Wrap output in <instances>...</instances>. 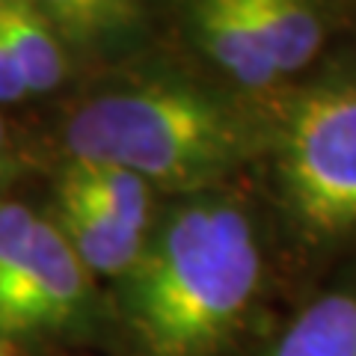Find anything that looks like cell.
Listing matches in <instances>:
<instances>
[{
	"mask_svg": "<svg viewBox=\"0 0 356 356\" xmlns=\"http://www.w3.org/2000/svg\"><path fill=\"white\" fill-rule=\"evenodd\" d=\"M54 222L89 276H128L146 250V235L72 205H57Z\"/></svg>",
	"mask_w": 356,
	"mask_h": 356,
	"instance_id": "cell-10",
	"label": "cell"
},
{
	"mask_svg": "<svg viewBox=\"0 0 356 356\" xmlns=\"http://www.w3.org/2000/svg\"><path fill=\"white\" fill-rule=\"evenodd\" d=\"M280 77H291L321 54L327 24L318 0H243Z\"/></svg>",
	"mask_w": 356,
	"mask_h": 356,
	"instance_id": "cell-9",
	"label": "cell"
},
{
	"mask_svg": "<svg viewBox=\"0 0 356 356\" xmlns=\"http://www.w3.org/2000/svg\"><path fill=\"white\" fill-rule=\"evenodd\" d=\"M152 191L154 187L149 181L122 166L69 158L57 181V205L81 208L86 214L146 235L152 220Z\"/></svg>",
	"mask_w": 356,
	"mask_h": 356,
	"instance_id": "cell-6",
	"label": "cell"
},
{
	"mask_svg": "<svg viewBox=\"0 0 356 356\" xmlns=\"http://www.w3.org/2000/svg\"><path fill=\"white\" fill-rule=\"evenodd\" d=\"M63 143L74 161L122 166L152 187L205 193L259 154L261 128L217 92L172 81L104 89L72 110Z\"/></svg>",
	"mask_w": 356,
	"mask_h": 356,
	"instance_id": "cell-2",
	"label": "cell"
},
{
	"mask_svg": "<svg viewBox=\"0 0 356 356\" xmlns=\"http://www.w3.org/2000/svg\"><path fill=\"white\" fill-rule=\"evenodd\" d=\"M261 250L247 211L196 193L146 241L128 273L125 312L152 356H214L259 291Z\"/></svg>",
	"mask_w": 356,
	"mask_h": 356,
	"instance_id": "cell-1",
	"label": "cell"
},
{
	"mask_svg": "<svg viewBox=\"0 0 356 356\" xmlns=\"http://www.w3.org/2000/svg\"><path fill=\"white\" fill-rule=\"evenodd\" d=\"M15 172H18V152L13 143V131H9L3 113H0V199H3V191L15 178Z\"/></svg>",
	"mask_w": 356,
	"mask_h": 356,
	"instance_id": "cell-13",
	"label": "cell"
},
{
	"mask_svg": "<svg viewBox=\"0 0 356 356\" xmlns=\"http://www.w3.org/2000/svg\"><path fill=\"white\" fill-rule=\"evenodd\" d=\"M0 356H15V353H13V350H9V348H6V344H0Z\"/></svg>",
	"mask_w": 356,
	"mask_h": 356,
	"instance_id": "cell-14",
	"label": "cell"
},
{
	"mask_svg": "<svg viewBox=\"0 0 356 356\" xmlns=\"http://www.w3.org/2000/svg\"><path fill=\"white\" fill-rule=\"evenodd\" d=\"M273 152L291 214L312 238L356 229V74L288 98Z\"/></svg>",
	"mask_w": 356,
	"mask_h": 356,
	"instance_id": "cell-3",
	"label": "cell"
},
{
	"mask_svg": "<svg viewBox=\"0 0 356 356\" xmlns=\"http://www.w3.org/2000/svg\"><path fill=\"white\" fill-rule=\"evenodd\" d=\"M270 356H356V297L327 294L306 306Z\"/></svg>",
	"mask_w": 356,
	"mask_h": 356,
	"instance_id": "cell-11",
	"label": "cell"
},
{
	"mask_svg": "<svg viewBox=\"0 0 356 356\" xmlns=\"http://www.w3.org/2000/svg\"><path fill=\"white\" fill-rule=\"evenodd\" d=\"M77 51H110L137 36L152 0H21Z\"/></svg>",
	"mask_w": 356,
	"mask_h": 356,
	"instance_id": "cell-7",
	"label": "cell"
},
{
	"mask_svg": "<svg viewBox=\"0 0 356 356\" xmlns=\"http://www.w3.org/2000/svg\"><path fill=\"white\" fill-rule=\"evenodd\" d=\"M187 27L199 51L243 92H270L282 81L243 0H187Z\"/></svg>",
	"mask_w": 356,
	"mask_h": 356,
	"instance_id": "cell-5",
	"label": "cell"
},
{
	"mask_svg": "<svg viewBox=\"0 0 356 356\" xmlns=\"http://www.w3.org/2000/svg\"><path fill=\"white\" fill-rule=\"evenodd\" d=\"M89 306V273L51 217L0 199V344L72 330Z\"/></svg>",
	"mask_w": 356,
	"mask_h": 356,
	"instance_id": "cell-4",
	"label": "cell"
},
{
	"mask_svg": "<svg viewBox=\"0 0 356 356\" xmlns=\"http://www.w3.org/2000/svg\"><path fill=\"white\" fill-rule=\"evenodd\" d=\"M27 98V86L24 81H21L18 69L13 65V60L6 57L3 44H0V107L6 104H18Z\"/></svg>",
	"mask_w": 356,
	"mask_h": 356,
	"instance_id": "cell-12",
	"label": "cell"
},
{
	"mask_svg": "<svg viewBox=\"0 0 356 356\" xmlns=\"http://www.w3.org/2000/svg\"><path fill=\"white\" fill-rule=\"evenodd\" d=\"M0 44L13 60L27 95H48L69 74V44L21 0H0Z\"/></svg>",
	"mask_w": 356,
	"mask_h": 356,
	"instance_id": "cell-8",
	"label": "cell"
}]
</instances>
